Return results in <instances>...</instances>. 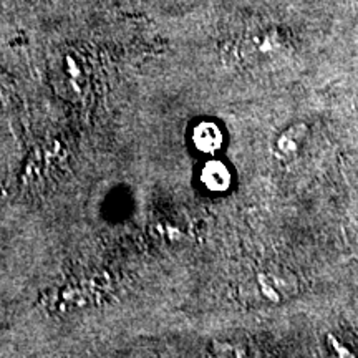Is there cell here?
<instances>
[{"instance_id": "obj_1", "label": "cell", "mask_w": 358, "mask_h": 358, "mask_svg": "<svg viewBox=\"0 0 358 358\" xmlns=\"http://www.w3.org/2000/svg\"><path fill=\"white\" fill-rule=\"evenodd\" d=\"M192 143H194L196 150H199L201 153H216L219 148L222 146V133L217 128V124L211 122L199 123L194 128V131H192Z\"/></svg>"}, {"instance_id": "obj_2", "label": "cell", "mask_w": 358, "mask_h": 358, "mask_svg": "<svg viewBox=\"0 0 358 358\" xmlns=\"http://www.w3.org/2000/svg\"><path fill=\"white\" fill-rule=\"evenodd\" d=\"M201 182L211 192H224L231 186V173L221 161H209L201 171Z\"/></svg>"}]
</instances>
